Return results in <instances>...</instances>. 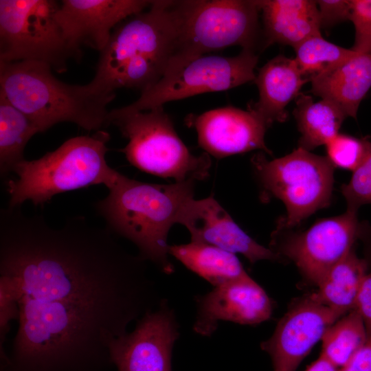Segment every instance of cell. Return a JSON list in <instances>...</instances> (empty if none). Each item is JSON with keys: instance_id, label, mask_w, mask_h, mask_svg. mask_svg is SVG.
Wrapping results in <instances>:
<instances>
[{"instance_id": "cell-9", "label": "cell", "mask_w": 371, "mask_h": 371, "mask_svg": "<svg viewBox=\"0 0 371 371\" xmlns=\"http://www.w3.org/2000/svg\"><path fill=\"white\" fill-rule=\"evenodd\" d=\"M52 0H0V63L38 61L62 73L74 58Z\"/></svg>"}, {"instance_id": "cell-15", "label": "cell", "mask_w": 371, "mask_h": 371, "mask_svg": "<svg viewBox=\"0 0 371 371\" xmlns=\"http://www.w3.org/2000/svg\"><path fill=\"white\" fill-rule=\"evenodd\" d=\"M186 124L196 130L199 146L216 159L260 150L269 155L265 135L269 128L257 115L233 106L189 114Z\"/></svg>"}, {"instance_id": "cell-20", "label": "cell", "mask_w": 371, "mask_h": 371, "mask_svg": "<svg viewBox=\"0 0 371 371\" xmlns=\"http://www.w3.org/2000/svg\"><path fill=\"white\" fill-rule=\"evenodd\" d=\"M311 82V93L356 119L360 103L371 87V54L357 53Z\"/></svg>"}, {"instance_id": "cell-29", "label": "cell", "mask_w": 371, "mask_h": 371, "mask_svg": "<svg viewBox=\"0 0 371 371\" xmlns=\"http://www.w3.org/2000/svg\"><path fill=\"white\" fill-rule=\"evenodd\" d=\"M19 316L16 287L13 282L5 276L0 275V351L5 357L4 343L10 330L12 320L17 321Z\"/></svg>"}, {"instance_id": "cell-2", "label": "cell", "mask_w": 371, "mask_h": 371, "mask_svg": "<svg viewBox=\"0 0 371 371\" xmlns=\"http://www.w3.org/2000/svg\"><path fill=\"white\" fill-rule=\"evenodd\" d=\"M177 41L175 1H152L146 11L126 19L115 27L100 52L91 82L107 93L120 88L143 93L167 72L175 56Z\"/></svg>"}, {"instance_id": "cell-21", "label": "cell", "mask_w": 371, "mask_h": 371, "mask_svg": "<svg viewBox=\"0 0 371 371\" xmlns=\"http://www.w3.org/2000/svg\"><path fill=\"white\" fill-rule=\"evenodd\" d=\"M368 267L366 260L359 258L352 249L328 271L316 285V291L308 295L317 303L344 315L355 309L359 291Z\"/></svg>"}, {"instance_id": "cell-22", "label": "cell", "mask_w": 371, "mask_h": 371, "mask_svg": "<svg viewBox=\"0 0 371 371\" xmlns=\"http://www.w3.org/2000/svg\"><path fill=\"white\" fill-rule=\"evenodd\" d=\"M169 254L214 286L248 275L235 254L207 243L170 245Z\"/></svg>"}, {"instance_id": "cell-8", "label": "cell", "mask_w": 371, "mask_h": 371, "mask_svg": "<svg viewBox=\"0 0 371 371\" xmlns=\"http://www.w3.org/2000/svg\"><path fill=\"white\" fill-rule=\"evenodd\" d=\"M251 163L261 200L278 199L286 207V215L279 218L276 225L294 228L316 211L330 205L335 167L326 157L298 146L272 160L257 153Z\"/></svg>"}, {"instance_id": "cell-24", "label": "cell", "mask_w": 371, "mask_h": 371, "mask_svg": "<svg viewBox=\"0 0 371 371\" xmlns=\"http://www.w3.org/2000/svg\"><path fill=\"white\" fill-rule=\"evenodd\" d=\"M41 133L36 124L0 94V174L13 172L25 159L24 150L35 134Z\"/></svg>"}, {"instance_id": "cell-5", "label": "cell", "mask_w": 371, "mask_h": 371, "mask_svg": "<svg viewBox=\"0 0 371 371\" xmlns=\"http://www.w3.org/2000/svg\"><path fill=\"white\" fill-rule=\"evenodd\" d=\"M109 139L107 131H98L70 138L39 159L21 161L13 170L16 178L7 182L8 205L26 201L43 205L58 194L93 185L109 189L121 174L106 160Z\"/></svg>"}, {"instance_id": "cell-16", "label": "cell", "mask_w": 371, "mask_h": 371, "mask_svg": "<svg viewBox=\"0 0 371 371\" xmlns=\"http://www.w3.org/2000/svg\"><path fill=\"white\" fill-rule=\"evenodd\" d=\"M196 300L193 330L207 337L214 333L221 321L258 324L269 319L273 310L270 297L249 275L214 286Z\"/></svg>"}, {"instance_id": "cell-3", "label": "cell", "mask_w": 371, "mask_h": 371, "mask_svg": "<svg viewBox=\"0 0 371 371\" xmlns=\"http://www.w3.org/2000/svg\"><path fill=\"white\" fill-rule=\"evenodd\" d=\"M194 184L146 183L121 173L95 208L111 232L131 241L142 258L170 274L174 267L168 258V233L184 204L194 197Z\"/></svg>"}, {"instance_id": "cell-30", "label": "cell", "mask_w": 371, "mask_h": 371, "mask_svg": "<svg viewBox=\"0 0 371 371\" xmlns=\"http://www.w3.org/2000/svg\"><path fill=\"white\" fill-rule=\"evenodd\" d=\"M350 21L355 30L352 50L371 54V0H350Z\"/></svg>"}, {"instance_id": "cell-34", "label": "cell", "mask_w": 371, "mask_h": 371, "mask_svg": "<svg viewBox=\"0 0 371 371\" xmlns=\"http://www.w3.org/2000/svg\"><path fill=\"white\" fill-rule=\"evenodd\" d=\"M339 368L332 363L322 355L313 361L305 371H339Z\"/></svg>"}, {"instance_id": "cell-23", "label": "cell", "mask_w": 371, "mask_h": 371, "mask_svg": "<svg viewBox=\"0 0 371 371\" xmlns=\"http://www.w3.org/2000/svg\"><path fill=\"white\" fill-rule=\"evenodd\" d=\"M296 98L293 114L301 134L299 147L311 151L326 145L339 133L347 116L328 100L315 102L311 95L302 93Z\"/></svg>"}, {"instance_id": "cell-4", "label": "cell", "mask_w": 371, "mask_h": 371, "mask_svg": "<svg viewBox=\"0 0 371 371\" xmlns=\"http://www.w3.org/2000/svg\"><path fill=\"white\" fill-rule=\"evenodd\" d=\"M52 68L38 61L0 63V94L28 116L44 132L61 122L88 131L108 126V104L115 93L99 89L91 82L69 85L57 79Z\"/></svg>"}, {"instance_id": "cell-25", "label": "cell", "mask_w": 371, "mask_h": 371, "mask_svg": "<svg viewBox=\"0 0 371 371\" xmlns=\"http://www.w3.org/2000/svg\"><path fill=\"white\" fill-rule=\"evenodd\" d=\"M368 339L363 319L359 312L354 309L326 330L321 339L320 355L341 368L366 344Z\"/></svg>"}, {"instance_id": "cell-19", "label": "cell", "mask_w": 371, "mask_h": 371, "mask_svg": "<svg viewBox=\"0 0 371 371\" xmlns=\"http://www.w3.org/2000/svg\"><path fill=\"white\" fill-rule=\"evenodd\" d=\"M262 17V48L273 43L295 49L305 40L321 35L316 1L258 0Z\"/></svg>"}, {"instance_id": "cell-35", "label": "cell", "mask_w": 371, "mask_h": 371, "mask_svg": "<svg viewBox=\"0 0 371 371\" xmlns=\"http://www.w3.org/2000/svg\"><path fill=\"white\" fill-rule=\"evenodd\" d=\"M364 244L365 260L371 267V227L368 223L363 224V229L360 238Z\"/></svg>"}, {"instance_id": "cell-17", "label": "cell", "mask_w": 371, "mask_h": 371, "mask_svg": "<svg viewBox=\"0 0 371 371\" xmlns=\"http://www.w3.org/2000/svg\"><path fill=\"white\" fill-rule=\"evenodd\" d=\"M177 223L188 230L191 240L240 254L251 263L280 260L269 248L260 245L244 232L212 196L189 199L181 210Z\"/></svg>"}, {"instance_id": "cell-13", "label": "cell", "mask_w": 371, "mask_h": 371, "mask_svg": "<svg viewBox=\"0 0 371 371\" xmlns=\"http://www.w3.org/2000/svg\"><path fill=\"white\" fill-rule=\"evenodd\" d=\"M151 3L146 0H63L55 16L74 58H80L82 46L100 52L113 28L144 11Z\"/></svg>"}, {"instance_id": "cell-7", "label": "cell", "mask_w": 371, "mask_h": 371, "mask_svg": "<svg viewBox=\"0 0 371 371\" xmlns=\"http://www.w3.org/2000/svg\"><path fill=\"white\" fill-rule=\"evenodd\" d=\"M175 8L177 49L166 74L227 47L262 48L258 0L175 1Z\"/></svg>"}, {"instance_id": "cell-1", "label": "cell", "mask_w": 371, "mask_h": 371, "mask_svg": "<svg viewBox=\"0 0 371 371\" xmlns=\"http://www.w3.org/2000/svg\"><path fill=\"white\" fill-rule=\"evenodd\" d=\"M146 260L82 216L59 227L21 205L0 211V275L19 308L12 371H87L111 363L109 346L159 306Z\"/></svg>"}, {"instance_id": "cell-6", "label": "cell", "mask_w": 371, "mask_h": 371, "mask_svg": "<svg viewBox=\"0 0 371 371\" xmlns=\"http://www.w3.org/2000/svg\"><path fill=\"white\" fill-rule=\"evenodd\" d=\"M108 126H115L127 140L121 149L134 167L175 182L204 180L210 175V156L192 154L177 133L172 121L159 106L143 111L123 107L109 111Z\"/></svg>"}, {"instance_id": "cell-26", "label": "cell", "mask_w": 371, "mask_h": 371, "mask_svg": "<svg viewBox=\"0 0 371 371\" xmlns=\"http://www.w3.org/2000/svg\"><path fill=\"white\" fill-rule=\"evenodd\" d=\"M294 58L303 75L310 82L314 77L330 69L357 53L324 39L322 35L312 36L295 49Z\"/></svg>"}, {"instance_id": "cell-18", "label": "cell", "mask_w": 371, "mask_h": 371, "mask_svg": "<svg viewBox=\"0 0 371 371\" xmlns=\"http://www.w3.org/2000/svg\"><path fill=\"white\" fill-rule=\"evenodd\" d=\"M300 69L294 58L278 55L262 67L254 82L259 99L250 102L248 110L260 117L269 127L274 122L288 118L286 107L296 98L304 84L309 82Z\"/></svg>"}, {"instance_id": "cell-32", "label": "cell", "mask_w": 371, "mask_h": 371, "mask_svg": "<svg viewBox=\"0 0 371 371\" xmlns=\"http://www.w3.org/2000/svg\"><path fill=\"white\" fill-rule=\"evenodd\" d=\"M355 309L364 322L368 337H371V272L365 276L357 298Z\"/></svg>"}, {"instance_id": "cell-28", "label": "cell", "mask_w": 371, "mask_h": 371, "mask_svg": "<svg viewBox=\"0 0 371 371\" xmlns=\"http://www.w3.org/2000/svg\"><path fill=\"white\" fill-rule=\"evenodd\" d=\"M340 191L346 201V210L357 212L363 205L371 204V150L365 161L352 172L348 183Z\"/></svg>"}, {"instance_id": "cell-31", "label": "cell", "mask_w": 371, "mask_h": 371, "mask_svg": "<svg viewBox=\"0 0 371 371\" xmlns=\"http://www.w3.org/2000/svg\"><path fill=\"white\" fill-rule=\"evenodd\" d=\"M316 3L321 28H329L350 20V0H318Z\"/></svg>"}, {"instance_id": "cell-12", "label": "cell", "mask_w": 371, "mask_h": 371, "mask_svg": "<svg viewBox=\"0 0 371 371\" xmlns=\"http://www.w3.org/2000/svg\"><path fill=\"white\" fill-rule=\"evenodd\" d=\"M178 328L174 313L163 300L137 320L133 330L111 342V363L117 371H172V352L179 336Z\"/></svg>"}, {"instance_id": "cell-33", "label": "cell", "mask_w": 371, "mask_h": 371, "mask_svg": "<svg viewBox=\"0 0 371 371\" xmlns=\"http://www.w3.org/2000/svg\"><path fill=\"white\" fill-rule=\"evenodd\" d=\"M339 371H371V337Z\"/></svg>"}, {"instance_id": "cell-11", "label": "cell", "mask_w": 371, "mask_h": 371, "mask_svg": "<svg viewBox=\"0 0 371 371\" xmlns=\"http://www.w3.org/2000/svg\"><path fill=\"white\" fill-rule=\"evenodd\" d=\"M258 61L256 52L243 49L233 57L202 56L168 73L139 98L124 106L143 111L163 106L168 102L199 93L222 91L254 81Z\"/></svg>"}, {"instance_id": "cell-14", "label": "cell", "mask_w": 371, "mask_h": 371, "mask_svg": "<svg viewBox=\"0 0 371 371\" xmlns=\"http://www.w3.org/2000/svg\"><path fill=\"white\" fill-rule=\"evenodd\" d=\"M342 316L309 295L295 302L278 322L271 337L261 344V348L271 357L273 371H296L326 330Z\"/></svg>"}, {"instance_id": "cell-10", "label": "cell", "mask_w": 371, "mask_h": 371, "mask_svg": "<svg viewBox=\"0 0 371 371\" xmlns=\"http://www.w3.org/2000/svg\"><path fill=\"white\" fill-rule=\"evenodd\" d=\"M363 223L357 213L344 214L316 221L303 231L276 225L269 249L281 259L291 260L302 276L317 285L360 239Z\"/></svg>"}, {"instance_id": "cell-27", "label": "cell", "mask_w": 371, "mask_h": 371, "mask_svg": "<svg viewBox=\"0 0 371 371\" xmlns=\"http://www.w3.org/2000/svg\"><path fill=\"white\" fill-rule=\"evenodd\" d=\"M325 146L326 157L335 168L352 172L365 161L371 150L368 137L357 138L339 133Z\"/></svg>"}]
</instances>
